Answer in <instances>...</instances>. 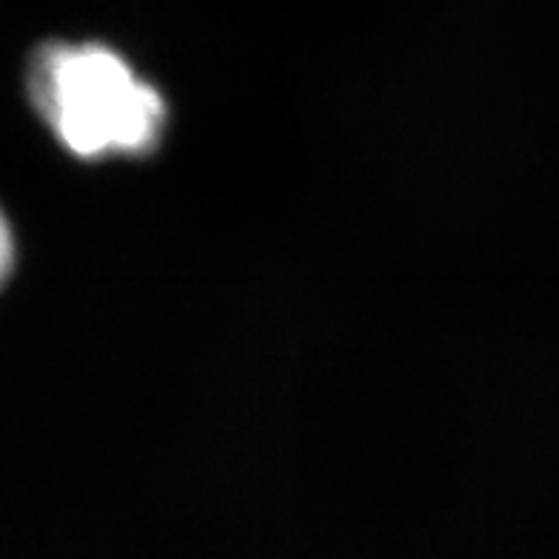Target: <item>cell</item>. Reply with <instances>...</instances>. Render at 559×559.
<instances>
[{"mask_svg":"<svg viewBox=\"0 0 559 559\" xmlns=\"http://www.w3.org/2000/svg\"><path fill=\"white\" fill-rule=\"evenodd\" d=\"M12 263H15V237H12L9 221L3 217V212H0V286L9 280Z\"/></svg>","mask_w":559,"mask_h":559,"instance_id":"cell-2","label":"cell"},{"mask_svg":"<svg viewBox=\"0 0 559 559\" xmlns=\"http://www.w3.org/2000/svg\"><path fill=\"white\" fill-rule=\"evenodd\" d=\"M29 97L55 138L78 157H132L157 146L160 92L100 44H46L32 55Z\"/></svg>","mask_w":559,"mask_h":559,"instance_id":"cell-1","label":"cell"}]
</instances>
